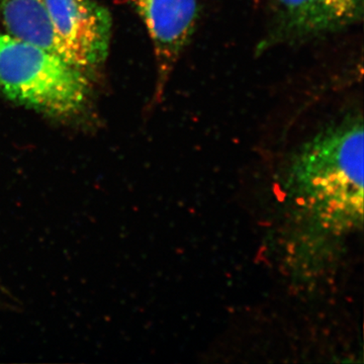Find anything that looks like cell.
<instances>
[{"instance_id": "6", "label": "cell", "mask_w": 364, "mask_h": 364, "mask_svg": "<svg viewBox=\"0 0 364 364\" xmlns=\"http://www.w3.org/2000/svg\"><path fill=\"white\" fill-rule=\"evenodd\" d=\"M0 20L7 35L14 39L37 46L70 61L43 0H0Z\"/></svg>"}, {"instance_id": "1", "label": "cell", "mask_w": 364, "mask_h": 364, "mask_svg": "<svg viewBox=\"0 0 364 364\" xmlns=\"http://www.w3.org/2000/svg\"><path fill=\"white\" fill-rule=\"evenodd\" d=\"M289 188L301 207L326 227L348 230L363 222V126L361 119L321 132L299 150Z\"/></svg>"}, {"instance_id": "5", "label": "cell", "mask_w": 364, "mask_h": 364, "mask_svg": "<svg viewBox=\"0 0 364 364\" xmlns=\"http://www.w3.org/2000/svg\"><path fill=\"white\" fill-rule=\"evenodd\" d=\"M364 0H275L272 40L298 42L337 32L363 18Z\"/></svg>"}, {"instance_id": "2", "label": "cell", "mask_w": 364, "mask_h": 364, "mask_svg": "<svg viewBox=\"0 0 364 364\" xmlns=\"http://www.w3.org/2000/svg\"><path fill=\"white\" fill-rule=\"evenodd\" d=\"M87 75L63 57L0 33V90L16 104L58 119L78 116L90 100Z\"/></svg>"}, {"instance_id": "3", "label": "cell", "mask_w": 364, "mask_h": 364, "mask_svg": "<svg viewBox=\"0 0 364 364\" xmlns=\"http://www.w3.org/2000/svg\"><path fill=\"white\" fill-rule=\"evenodd\" d=\"M147 28L156 63L154 100L160 102L167 85L195 33L198 0H131Z\"/></svg>"}, {"instance_id": "4", "label": "cell", "mask_w": 364, "mask_h": 364, "mask_svg": "<svg viewBox=\"0 0 364 364\" xmlns=\"http://www.w3.org/2000/svg\"><path fill=\"white\" fill-rule=\"evenodd\" d=\"M72 63L86 73L104 63L112 36L109 11L93 0H43Z\"/></svg>"}]
</instances>
